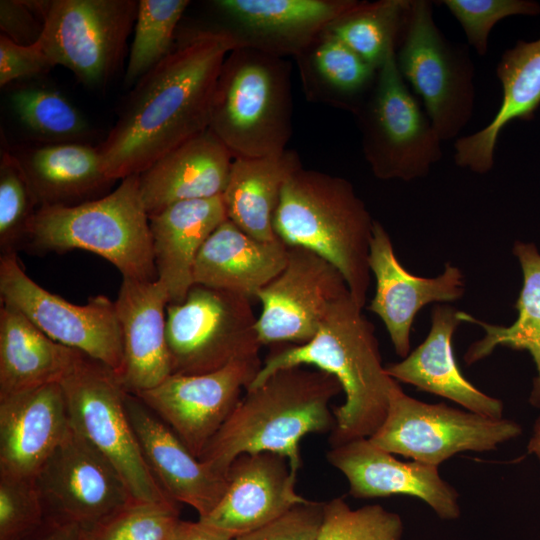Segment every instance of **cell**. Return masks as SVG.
<instances>
[{
    "label": "cell",
    "mask_w": 540,
    "mask_h": 540,
    "mask_svg": "<svg viewBox=\"0 0 540 540\" xmlns=\"http://www.w3.org/2000/svg\"><path fill=\"white\" fill-rule=\"evenodd\" d=\"M362 309L351 292L344 295L308 342L273 345L247 388L261 384L280 369L294 366H314L333 375L345 400L333 408L331 446L371 437L386 418L391 390L397 383L386 372L375 327Z\"/></svg>",
    "instance_id": "2"
},
{
    "label": "cell",
    "mask_w": 540,
    "mask_h": 540,
    "mask_svg": "<svg viewBox=\"0 0 540 540\" xmlns=\"http://www.w3.org/2000/svg\"><path fill=\"white\" fill-rule=\"evenodd\" d=\"M233 159L210 129L164 155L138 174L148 217L177 202L222 196Z\"/></svg>",
    "instance_id": "25"
},
{
    "label": "cell",
    "mask_w": 540,
    "mask_h": 540,
    "mask_svg": "<svg viewBox=\"0 0 540 540\" xmlns=\"http://www.w3.org/2000/svg\"><path fill=\"white\" fill-rule=\"evenodd\" d=\"M396 62L441 140L456 138L473 116L475 69L467 46L436 25L433 2L410 0Z\"/></svg>",
    "instance_id": "8"
},
{
    "label": "cell",
    "mask_w": 540,
    "mask_h": 540,
    "mask_svg": "<svg viewBox=\"0 0 540 540\" xmlns=\"http://www.w3.org/2000/svg\"><path fill=\"white\" fill-rule=\"evenodd\" d=\"M355 117L364 157L378 179L423 178L442 158V140L402 77L396 48L378 68Z\"/></svg>",
    "instance_id": "7"
},
{
    "label": "cell",
    "mask_w": 540,
    "mask_h": 540,
    "mask_svg": "<svg viewBox=\"0 0 540 540\" xmlns=\"http://www.w3.org/2000/svg\"><path fill=\"white\" fill-rule=\"evenodd\" d=\"M45 1H0V28L3 35L20 45L34 44L44 27Z\"/></svg>",
    "instance_id": "44"
},
{
    "label": "cell",
    "mask_w": 540,
    "mask_h": 540,
    "mask_svg": "<svg viewBox=\"0 0 540 540\" xmlns=\"http://www.w3.org/2000/svg\"><path fill=\"white\" fill-rule=\"evenodd\" d=\"M262 366L259 356L203 374H171L136 395L200 459Z\"/></svg>",
    "instance_id": "16"
},
{
    "label": "cell",
    "mask_w": 540,
    "mask_h": 540,
    "mask_svg": "<svg viewBox=\"0 0 540 540\" xmlns=\"http://www.w3.org/2000/svg\"><path fill=\"white\" fill-rule=\"evenodd\" d=\"M10 101L25 128L47 144L84 143L87 120L61 92L42 86L15 90Z\"/></svg>",
    "instance_id": "35"
},
{
    "label": "cell",
    "mask_w": 540,
    "mask_h": 540,
    "mask_svg": "<svg viewBox=\"0 0 540 540\" xmlns=\"http://www.w3.org/2000/svg\"><path fill=\"white\" fill-rule=\"evenodd\" d=\"M324 512V502L308 500L273 522L234 540H316Z\"/></svg>",
    "instance_id": "42"
},
{
    "label": "cell",
    "mask_w": 540,
    "mask_h": 540,
    "mask_svg": "<svg viewBox=\"0 0 540 540\" xmlns=\"http://www.w3.org/2000/svg\"><path fill=\"white\" fill-rule=\"evenodd\" d=\"M374 222L350 181L301 167L283 187L274 231L287 246L306 248L334 265L364 308Z\"/></svg>",
    "instance_id": "4"
},
{
    "label": "cell",
    "mask_w": 540,
    "mask_h": 540,
    "mask_svg": "<svg viewBox=\"0 0 540 540\" xmlns=\"http://www.w3.org/2000/svg\"><path fill=\"white\" fill-rule=\"evenodd\" d=\"M295 60L308 100L354 115L372 89L378 70L327 30Z\"/></svg>",
    "instance_id": "32"
},
{
    "label": "cell",
    "mask_w": 540,
    "mask_h": 540,
    "mask_svg": "<svg viewBox=\"0 0 540 540\" xmlns=\"http://www.w3.org/2000/svg\"><path fill=\"white\" fill-rule=\"evenodd\" d=\"M189 4L188 0L138 1L134 38L124 74L126 86H134L172 51L176 27Z\"/></svg>",
    "instance_id": "36"
},
{
    "label": "cell",
    "mask_w": 540,
    "mask_h": 540,
    "mask_svg": "<svg viewBox=\"0 0 540 540\" xmlns=\"http://www.w3.org/2000/svg\"><path fill=\"white\" fill-rule=\"evenodd\" d=\"M461 322L455 307L434 306L425 340L401 361L385 365L386 372L397 382L449 399L468 411L502 418L503 403L476 388L458 367L452 338Z\"/></svg>",
    "instance_id": "24"
},
{
    "label": "cell",
    "mask_w": 540,
    "mask_h": 540,
    "mask_svg": "<svg viewBox=\"0 0 540 540\" xmlns=\"http://www.w3.org/2000/svg\"><path fill=\"white\" fill-rule=\"evenodd\" d=\"M137 9L135 0L46 1L37 41L54 67L64 66L83 85L100 88L119 69Z\"/></svg>",
    "instance_id": "12"
},
{
    "label": "cell",
    "mask_w": 540,
    "mask_h": 540,
    "mask_svg": "<svg viewBox=\"0 0 540 540\" xmlns=\"http://www.w3.org/2000/svg\"><path fill=\"white\" fill-rule=\"evenodd\" d=\"M349 292L334 265L306 248L288 246L285 267L256 295L262 306L256 322L261 345L308 342Z\"/></svg>",
    "instance_id": "15"
},
{
    "label": "cell",
    "mask_w": 540,
    "mask_h": 540,
    "mask_svg": "<svg viewBox=\"0 0 540 540\" xmlns=\"http://www.w3.org/2000/svg\"><path fill=\"white\" fill-rule=\"evenodd\" d=\"M297 473L276 453L241 454L227 472L226 491L205 524L233 538L278 519L308 499L295 489Z\"/></svg>",
    "instance_id": "20"
},
{
    "label": "cell",
    "mask_w": 540,
    "mask_h": 540,
    "mask_svg": "<svg viewBox=\"0 0 540 540\" xmlns=\"http://www.w3.org/2000/svg\"><path fill=\"white\" fill-rule=\"evenodd\" d=\"M239 47L224 28L193 31L133 86L97 147L106 175H138L209 129L213 97L227 55Z\"/></svg>",
    "instance_id": "1"
},
{
    "label": "cell",
    "mask_w": 540,
    "mask_h": 540,
    "mask_svg": "<svg viewBox=\"0 0 540 540\" xmlns=\"http://www.w3.org/2000/svg\"><path fill=\"white\" fill-rule=\"evenodd\" d=\"M23 540H84V528L77 523L46 517L40 527Z\"/></svg>",
    "instance_id": "45"
},
{
    "label": "cell",
    "mask_w": 540,
    "mask_h": 540,
    "mask_svg": "<svg viewBox=\"0 0 540 540\" xmlns=\"http://www.w3.org/2000/svg\"><path fill=\"white\" fill-rule=\"evenodd\" d=\"M28 246L38 252L86 250L112 263L123 278L157 277L138 175L122 179L116 189L91 201L40 207L31 222Z\"/></svg>",
    "instance_id": "6"
},
{
    "label": "cell",
    "mask_w": 540,
    "mask_h": 540,
    "mask_svg": "<svg viewBox=\"0 0 540 540\" xmlns=\"http://www.w3.org/2000/svg\"><path fill=\"white\" fill-rule=\"evenodd\" d=\"M81 352L42 332L24 314L0 308V397L60 382Z\"/></svg>",
    "instance_id": "31"
},
{
    "label": "cell",
    "mask_w": 540,
    "mask_h": 540,
    "mask_svg": "<svg viewBox=\"0 0 540 540\" xmlns=\"http://www.w3.org/2000/svg\"><path fill=\"white\" fill-rule=\"evenodd\" d=\"M125 406L145 462L162 489L196 510L199 519L207 517L226 491L227 476L194 456L136 395L126 392Z\"/></svg>",
    "instance_id": "21"
},
{
    "label": "cell",
    "mask_w": 540,
    "mask_h": 540,
    "mask_svg": "<svg viewBox=\"0 0 540 540\" xmlns=\"http://www.w3.org/2000/svg\"><path fill=\"white\" fill-rule=\"evenodd\" d=\"M403 533L399 514L378 504L353 509L336 497L324 502L316 540H403Z\"/></svg>",
    "instance_id": "38"
},
{
    "label": "cell",
    "mask_w": 540,
    "mask_h": 540,
    "mask_svg": "<svg viewBox=\"0 0 540 540\" xmlns=\"http://www.w3.org/2000/svg\"><path fill=\"white\" fill-rule=\"evenodd\" d=\"M290 63L248 47L225 58L209 129L234 159L281 154L292 135Z\"/></svg>",
    "instance_id": "5"
},
{
    "label": "cell",
    "mask_w": 540,
    "mask_h": 540,
    "mask_svg": "<svg viewBox=\"0 0 540 540\" xmlns=\"http://www.w3.org/2000/svg\"><path fill=\"white\" fill-rule=\"evenodd\" d=\"M0 298L54 341L120 373L123 339L114 301L97 295L85 305L70 303L34 282L17 254L0 255Z\"/></svg>",
    "instance_id": "13"
},
{
    "label": "cell",
    "mask_w": 540,
    "mask_h": 540,
    "mask_svg": "<svg viewBox=\"0 0 540 540\" xmlns=\"http://www.w3.org/2000/svg\"><path fill=\"white\" fill-rule=\"evenodd\" d=\"M521 433L520 424L504 417L491 418L445 403L417 400L397 382L386 418L368 439L392 454L439 467L460 452L492 451Z\"/></svg>",
    "instance_id": "11"
},
{
    "label": "cell",
    "mask_w": 540,
    "mask_h": 540,
    "mask_svg": "<svg viewBox=\"0 0 540 540\" xmlns=\"http://www.w3.org/2000/svg\"><path fill=\"white\" fill-rule=\"evenodd\" d=\"M496 76L502 87L497 112L486 126L454 142L455 164L477 174L493 168L498 138L507 124L533 119L540 106V38L519 40L505 50L496 66Z\"/></svg>",
    "instance_id": "27"
},
{
    "label": "cell",
    "mask_w": 540,
    "mask_h": 540,
    "mask_svg": "<svg viewBox=\"0 0 540 540\" xmlns=\"http://www.w3.org/2000/svg\"><path fill=\"white\" fill-rule=\"evenodd\" d=\"M302 166L294 150L262 158L233 159L222 194L227 219L262 241L278 239L274 216L289 177Z\"/></svg>",
    "instance_id": "30"
},
{
    "label": "cell",
    "mask_w": 540,
    "mask_h": 540,
    "mask_svg": "<svg viewBox=\"0 0 540 540\" xmlns=\"http://www.w3.org/2000/svg\"><path fill=\"white\" fill-rule=\"evenodd\" d=\"M528 453L534 454L540 460V416L533 425L532 436L527 445Z\"/></svg>",
    "instance_id": "47"
},
{
    "label": "cell",
    "mask_w": 540,
    "mask_h": 540,
    "mask_svg": "<svg viewBox=\"0 0 540 540\" xmlns=\"http://www.w3.org/2000/svg\"><path fill=\"white\" fill-rule=\"evenodd\" d=\"M54 66L38 41L20 45L0 35V86L48 72Z\"/></svg>",
    "instance_id": "43"
},
{
    "label": "cell",
    "mask_w": 540,
    "mask_h": 540,
    "mask_svg": "<svg viewBox=\"0 0 540 540\" xmlns=\"http://www.w3.org/2000/svg\"><path fill=\"white\" fill-rule=\"evenodd\" d=\"M39 209L16 158L7 148L0 157V255L17 254L26 246L31 222Z\"/></svg>",
    "instance_id": "37"
},
{
    "label": "cell",
    "mask_w": 540,
    "mask_h": 540,
    "mask_svg": "<svg viewBox=\"0 0 540 540\" xmlns=\"http://www.w3.org/2000/svg\"><path fill=\"white\" fill-rule=\"evenodd\" d=\"M341 392L338 380L325 371L304 366L280 369L245 391L200 460L227 476L241 454L272 452L286 457L297 473L302 466L301 440L333 430L330 404Z\"/></svg>",
    "instance_id": "3"
},
{
    "label": "cell",
    "mask_w": 540,
    "mask_h": 540,
    "mask_svg": "<svg viewBox=\"0 0 540 540\" xmlns=\"http://www.w3.org/2000/svg\"><path fill=\"white\" fill-rule=\"evenodd\" d=\"M45 518L33 478L0 475V540H23Z\"/></svg>",
    "instance_id": "41"
},
{
    "label": "cell",
    "mask_w": 540,
    "mask_h": 540,
    "mask_svg": "<svg viewBox=\"0 0 540 540\" xmlns=\"http://www.w3.org/2000/svg\"><path fill=\"white\" fill-rule=\"evenodd\" d=\"M326 458L345 476L354 498L405 495L424 501L442 520L461 515L459 493L440 476L438 466L400 461L368 438L331 446Z\"/></svg>",
    "instance_id": "18"
},
{
    "label": "cell",
    "mask_w": 540,
    "mask_h": 540,
    "mask_svg": "<svg viewBox=\"0 0 540 540\" xmlns=\"http://www.w3.org/2000/svg\"><path fill=\"white\" fill-rule=\"evenodd\" d=\"M369 268L376 282L368 310L384 323L396 354L410 353V334L417 313L430 303L455 302L465 293V277L456 266L445 263L432 278L411 274L397 259L392 240L375 220L370 244Z\"/></svg>",
    "instance_id": "17"
},
{
    "label": "cell",
    "mask_w": 540,
    "mask_h": 540,
    "mask_svg": "<svg viewBox=\"0 0 540 540\" xmlns=\"http://www.w3.org/2000/svg\"><path fill=\"white\" fill-rule=\"evenodd\" d=\"M70 427L60 382L0 397V475L34 478Z\"/></svg>",
    "instance_id": "22"
},
{
    "label": "cell",
    "mask_w": 540,
    "mask_h": 540,
    "mask_svg": "<svg viewBox=\"0 0 540 540\" xmlns=\"http://www.w3.org/2000/svg\"><path fill=\"white\" fill-rule=\"evenodd\" d=\"M167 540H234V538L200 520L190 522L180 519Z\"/></svg>",
    "instance_id": "46"
},
{
    "label": "cell",
    "mask_w": 540,
    "mask_h": 540,
    "mask_svg": "<svg viewBox=\"0 0 540 540\" xmlns=\"http://www.w3.org/2000/svg\"><path fill=\"white\" fill-rule=\"evenodd\" d=\"M287 259L288 246L280 239L258 240L227 219L202 246L193 280L252 299L282 271Z\"/></svg>",
    "instance_id": "28"
},
{
    "label": "cell",
    "mask_w": 540,
    "mask_h": 540,
    "mask_svg": "<svg viewBox=\"0 0 540 540\" xmlns=\"http://www.w3.org/2000/svg\"><path fill=\"white\" fill-rule=\"evenodd\" d=\"M12 154L39 208L74 206L100 198L115 182L106 175L98 148L87 143L45 144Z\"/></svg>",
    "instance_id": "29"
},
{
    "label": "cell",
    "mask_w": 540,
    "mask_h": 540,
    "mask_svg": "<svg viewBox=\"0 0 540 540\" xmlns=\"http://www.w3.org/2000/svg\"><path fill=\"white\" fill-rule=\"evenodd\" d=\"M250 300L194 284L184 301L168 304L166 336L172 374H203L259 356L262 345Z\"/></svg>",
    "instance_id": "10"
},
{
    "label": "cell",
    "mask_w": 540,
    "mask_h": 540,
    "mask_svg": "<svg viewBox=\"0 0 540 540\" xmlns=\"http://www.w3.org/2000/svg\"><path fill=\"white\" fill-rule=\"evenodd\" d=\"M114 304L123 339L117 377L126 392L138 394L172 374L166 336L168 292L157 279L123 278Z\"/></svg>",
    "instance_id": "23"
},
{
    "label": "cell",
    "mask_w": 540,
    "mask_h": 540,
    "mask_svg": "<svg viewBox=\"0 0 540 540\" xmlns=\"http://www.w3.org/2000/svg\"><path fill=\"white\" fill-rule=\"evenodd\" d=\"M356 0H216L239 47L296 57Z\"/></svg>",
    "instance_id": "19"
},
{
    "label": "cell",
    "mask_w": 540,
    "mask_h": 540,
    "mask_svg": "<svg viewBox=\"0 0 540 540\" xmlns=\"http://www.w3.org/2000/svg\"><path fill=\"white\" fill-rule=\"evenodd\" d=\"M60 384L71 427L115 467L133 500L177 503L162 489L145 462L126 410V391L116 373L80 353Z\"/></svg>",
    "instance_id": "9"
},
{
    "label": "cell",
    "mask_w": 540,
    "mask_h": 540,
    "mask_svg": "<svg viewBox=\"0 0 540 540\" xmlns=\"http://www.w3.org/2000/svg\"><path fill=\"white\" fill-rule=\"evenodd\" d=\"M442 3L459 22L467 42L476 53L488 52L489 35L504 18L540 14V4L532 0H443Z\"/></svg>",
    "instance_id": "40"
},
{
    "label": "cell",
    "mask_w": 540,
    "mask_h": 540,
    "mask_svg": "<svg viewBox=\"0 0 540 540\" xmlns=\"http://www.w3.org/2000/svg\"><path fill=\"white\" fill-rule=\"evenodd\" d=\"M180 520L177 503L130 504L84 528V540H167Z\"/></svg>",
    "instance_id": "39"
},
{
    "label": "cell",
    "mask_w": 540,
    "mask_h": 540,
    "mask_svg": "<svg viewBox=\"0 0 540 540\" xmlns=\"http://www.w3.org/2000/svg\"><path fill=\"white\" fill-rule=\"evenodd\" d=\"M33 480L47 518L83 528L134 501L115 467L72 427Z\"/></svg>",
    "instance_id": "14"
},
{
    "label": "cell",
    "mask_w": 540,
    "mask_h": 540,
    "mask_svg": "<svg viewBox=\"0 0 540 540\" xmlns=\"http://www.w3.org/2000/svg\"><path fill=\"white\" fill-rule=\"evenodd\" d=\"M225 220L222 196L177 202L149 217L156 279L169 304L184 301L202 246Z\"/></svg>",
    "instance_id": "26"
},
{
    "label": "cell",
    "mask_w": 540,
    "mask_h": 540,
    "mask_svg": "<svg viewBox=\"0 0 540 540\" xmlns=\"http://www.w3.org/2000/svg\"><path fill=\"white\" fill-rule=\"evenodd\" d=\"M410 0L359 1L326 29L378 69L397 48Z\"/></svg>",
    "instance_id": "34"
},
{
    "label": "cell",
    "mask_w": 540,
    "mask_h": 540,
    "mask_svg": "<svg viewBox=\"0 0 540 540\" xmlns=\"http://www.w3.org/2000/svg\"><path fill=\"white\" fill-rule=\"evenodd\" d=\"M523 273V285L515 307L516 320L509 326L491 324L459 311L462 322L484 330V336L467 349L464 360L472 365L488 357L497 347L529 352L536 368L530 404L540 409V252L534 243L516 241L512 248Z\"/></svg>",
    "instance_id": "33"
}]
</instances>
